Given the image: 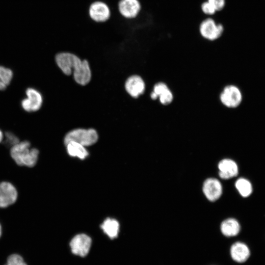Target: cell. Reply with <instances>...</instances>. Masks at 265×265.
<instances>
[{
    "mask_svg": "<svg viewBox=\"0 0 265 265\" xmlns=\"http://www.w3.org/2000/svg\"><path fill=\"white\" fill-rule=\"evenodd\" d=\"M30 147L29 141H23L11 148V157L17 165L28 167L35 166L38 160L39 151L36 148Z\"/></svg>",
    "mask_w": 265,
    "mask_h": 265,
    "instance_id": "1",
    "label": "cell"
},
{
    "mask_svg": "<svg viewBox=\"0 0 265 265\" xmlns=\"http://www.w3.org/2000/svg\"><path fill=\"white\" fill-rule=\"evenodd\" d=\"M98 138L96 131L93 129H76L70 131L64 137L65 145L70 141L79 143L86 147L95 143Z\"/></svg>",
    "mask_w": 265,
    "mask_h": 265,
    "instance_id": "2",
    "label": "cell"
},
{
    "mask_svg": "<svg viewBox=\"0 0 265 265\" xmlns=\"http://www.w3.org/2000/svg\"><path fill=\"white\" fill-rule=\"evenodd\" d=\"M55 59L57 66L62 72L68 76L76 72L82 62V60L78 56L68 52L57 53Z\"/></svg>",
    "mask_w": 265,
    "mask_h": 265,
    "instance_id": "3",
    "label": "cell"
},
{
    "mask_svg": "<svg viewBox=\"0 0 265 265\" xmlns=\"http://www.w3.org/2000/svg\"><path fill=\"white\" fill-rule=\"evenodd\" d=\"M224 31L223 25L217 23L211 17L203 20L199 26V31L201 36L209 41L218 39L222 36Z\"/></svg>",
    "mask_w": 265,
    "mask_h": 265,
    "instance_id": "4",
    "label": "cell"
},
{
    "mask_svg": "<svg viewBox=\"0 0 265 265\" xmlns=\"http://www.w3.org/2000/svg\"><path fill=\"white\" fill-rule=\"evenodd\" d=\"M221 103L229 108H236L242 102V95L241 91L234 85L226 86L220 96Z\"/></svg>",
    "mask_w": 265,
    "mask_h": 265,
    "instance_id": "5",
    "label": "cell"
},
{
    "mask_svg": "<svg viewBox=\"0 0 265 265\" xmlns=\"http://www.w3.org/2000/svg\"><path fill=\"white\" fill-rule=\"evenodd\" d=\"M90 18L97 23L107 21L110 17L111 11L108 5L104 1L97 0L93 2L88 8Z\"/></svg>",
    "mask_w": 265,
    "mask_h": 265,
    "instance_id": "6",
    "label": "cell"
},
{
    "mask_svg": "<svg viewBox=\"0 0 265 265\" xmlns=\"http://www.w3.org/2000/svg\"><path fill=\"white\" fill-rule=\"evenodd\" d=\"M91 243V238L88 236L84 234H80L76 235L71 239L70 246L74 254L84 257L89 251Z\"/></svg>",
    "mask_w": 265,
    "mask_h": 265,
    "instance_id": "7",
    "label": "cell"
},
{
    "mask_svg": "<svg viewBox=\"0 0 265 265\" xmlns=\"http://www.w3.org/2000/svg\"><path fill=\"white\" fill-rule=\"evenodd\" d=\"M26 94V97L21 102L23 108L27 112H34L39 110L43 103L41 94L33 88H27Z\"/></svg>",
    "mask_w": 265,
    "mask_h": 265,
    "instance_id": "8",
    "label": "cell"
},
{
    "mask_svg": "<svg viewBox=\"0 0 265 265\" xmlns=\"http://www.w3.org/2000/svg\"><path fill=\"white\" fill-rule=\"evenodd\" d=\"M118 9L124 18L132 19L136 18L141 10V4L139 0H120Z\"/></svg>",
    "mask_w": 265,
    "mask_h": 265,
    "instance_id": "9",
    "label": "cell"
},
{
    "mask_svg": "<svg viewBox=\"0 0 265 265\" xmlns=\"http://www.w3.org/2000/svg\"><path fill=\"white\" fill-rule=\"evenodd\" d=\"M16 188L7 182L0 183V208H6L14 204L17 198Z\"/></svg>",
    "mask_w": 265,
    "mask_h": 265,
    "instance_id": "10",
    "label": "cell"
},
{
    "mask_svg": "<svg viewBox=\"0 0 265 265\" xmlns=\"http://www.w3.org/2000/svg\"><path fill=\"white\" fill-rule=\"evenodd\" d=\"M202 189L206 197L212 202L218 200L222 193L221 183L214 178L206 179L203 183Z\"/></svg>",
    "mask_w": 265,
    "mask_h": 265,
    "instance_id": "11",
    "label": "cell"
},
{
    "mask_svg": "<svg viewBox=\"0 0 265 265\" xmlns=\"http://www.w3.org/2000/svg\"><path fill=\"white\" fill-rule=\"evenodd\" d=\"M125 87L130 96L133 98H137L144 93L145 84L140 76L132 75L126 80Z\"/></svg>",
    "mask_w": 265,
    "mask_h": 265,
    "instance_id": "12",
    "label": "cell"
},
{
    "mask_svg": "<svg viewBox=\"0 0 265 265\" xmlns=\"http://www.w3.org/2000/svg\"><path fill=\"white\" fill-rule=\"evenodd\" d=\"M230 253L232 259L238 263L245 262L251 255L249 247L241 241L234 243L230 247Z\"/></svg>",
    "mask_w": 265,
    "mask_h": 265,
    "instance_id": "13",
    "label": "cell"
},
{
    "mask_svg": "<svg viewBox=\"0 0 265 265\" xmlns=\"http://www.w3.org/2000/svg\"><path fill=\"white\" fill-rule=\"evenodd\" d=\"M219 177L227 180L236 177L238 173V168L236 162L230 159L221 160L218 164Z\"/></svg>",
    "mask_w": 265,
    "mask_h": 265,
    "instance_id": "14",
    "label": "cell"
},
{
    "mask_svg": "<svg viewBox=\"0 0 265 265\" xmlns=\"http://www.w3.org/2000/svg\"><path fill=\"white\" fill-rule=\"evenodd\" d=\"M150 96L153 100L159 98L160 102L163 105L169 104L173 99L172 93L163 82H159L155 85Z\"/></svg>",
    "mask_w": 265,
    "mask_h": 265,
    "instance_id": "15",
    "label": "cell"
},
{
    "mask_svg": "<svg viewBox=\"0 0 265 265\" xmlns=\"http://www.w3.org/2000/svg\"><path fill=\"white\" fill-rule=\"evenodd\" d=\"M220 230L222 234L227 237H234L239 234L240 226L236 219L229 218L222 222Z\"/></svg>",
    "mask_w": 265,
    "mask_h": 265,
    "instance_id": "16",
    "label": "cell"
},
{
    "mask_svg": "<svg viewBox=\"0 0 265 265\" xmlns=\"http://www.w3.org/2000/svg\"><path fill=\"white\" fill-rule=\"evenodd\" d=\"M74 80L81 85L87 84L90 80L91 72L88 62L84 59L78 71L73 73Z\"/></svg>",
    "mask_w": 265,
    "mask_h": 265,
    "instance_id": "17",
    "label": "cell"
},
{
    "mask_svg": "<svg viewBox=\"0 0 265 265\" xmlns=\"http://www.w3.org/2000/svg\"><path fill=\"white\" fill-rule=\"evenodd\" d=\"M68 154L72 157L84 159L88 156V152L85 146L74 142L70 141L65 144Z\"/></svg>",
    "mask_w": 265,
    "mask_h": 265,
    "instance_id": "18",
    "label": "cell"
},
{
    "mask_svg": "<svg viewBox=\"0 0 265 265\" xmlns=\"http://www.w3.org/2000/svg\"><path fill=\"white\" fill-rule=\"evenodd\" d=\"M101 227L104 232L110 238L114 239L117 237L119 230V224L116 220L107 218L102 224Z\"/></svg>",
    "mask_w": 265,
    "mask_h": 265,
    "instance_id": "19",
    "label": "cell"
},
{
    "mask_svg": "<svg viewBox=\"0 0 265 265\" xmlns=\"http://www.w3.org/2000/svg\"><path fill=\"white\" fill-rule=\"evenodd\" d=\"M235 186L239 193L243 197H248L252 192V184L245 178L238 179L235 183Z\"/></svg>",
    "mask_w": 265,
    "mask_h": 265,
    "instance_id": "20",
    "label": "cell"
},
{
    "mask_svg": "<svg viewBox=\"0 0 265 265\" xmlns=\"http://www.w3.org/2000/svg\"><path fill=\"white\" fill-rule=\"evenodd\" d=\"M13 77L12 70L0 66V90H4L10 83Z\"/></svg>",
    "mask_w": 265,
    "mask_h": 265,
    "instance_id": "21",
    "label": "cell"
},
{
    "mask_svg": "<svg viewBox=\"0 0 265 265\" xmlns=\"http://www.w3.org/2000/svg\"><path fill=\"white\" fill-rule=\"evenodd\" d=\"M5 140L4 144L11 148L20 142L19 138L13 133L9 132L5 133Z\"/></svg>",
    "mask_w": 265,
    "mask_h": 265,
    "instance_id": "22",
    "label": "cell"
},
{
    "mask_svg": "<svg viewBox=\"0 0 265 265\" xmlns=\"http://www.w3.org/2000/svg\"><path fill=\"white\" fill-rule=\"evenodd\" d=\"M201 9L204 14L208 16H212L216 12L213 6L207 0L202 3Z\"/></svg>",
    "mask_w": 265,
    "mask_h": 265,
    "instance_id": "23",
    "label": "cell"
},
{
    "mask_svg": "<svg viewBox=\"0 0 265 265\" xmlns=\"http://www.w3.org/2000/svg\"><path fill=\"white\" fill-rule=\"evenodd\" d=\"M23 261V259L21 256L12 254L8 257L6 265H18Z\"/></svg>",
    "mask_w": 265,
    "mask_h": 265,
    "instance_id": "24",
    "label": "cell"
},
{
    "mask_svg": "<svg viewBox=\"0 0 265 265\" xmlns=\"http://www.w3.org/2000/svg\"><path fill=\"white\" fill-rule=\"evenodd\" d=\"M215 8L216 12L221 11L226 4V0H206Z\"/></svg>",
    "mask_w": 265,
    "mask_h": 265,
    "instance_id": "25",
    "label": "cell"
},
{
    "mask_svg": "<svg viewBox=\"0 0 265 265\" xmlns=\"http://www.w3.org/2000/svg\"><path fill=\"white\" fill-rule=\"evenodd\" d=\"M3 135L2 132L0 130V142H1L3 139Z\"/></svg>",
    "mask_w": 265,
    "mask_h": 265,
    "instance_id": "26",
    "label": "cell"
},
{
    "mask_svg": "<svg viewBox=\"0 0 265 265\" xmlns=\"http://www.w3.org/2000/svg\"><path fill=\"white\" fill-rule=\"evenodd\" d=\"M18 265H27L24 261L20 263Z\"/></svg>",
    "mask_w": 265,
    "mask_h": 265,
    "instance_id": "27",
    "label": "cell"
},
{
    "mask_svg": "<svg viewBox=\"0 0 265 265\" xmlns=\"http://www.w3.org/2000/svg\"><path fill=\"white\" fill-rule=\"evenodd\" d=\"M1 228L0 224V237L1 236Z\"/></svg>",
    "mask_w": 265,
    "mask_h": 265,
    "instance_id": "28",
    "label": "cell"
},
{
    "mask_svg": "<svg viewBox=\"0 0 265 265\" xmlns=\"http://www.w3.org/2000/svg\"></svg>",
    "mask_w": 265,
    "mask_h": 265,
    "instance_id": "29",
    "label": "cell"
}]
</instances>
